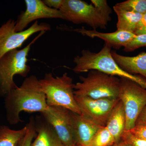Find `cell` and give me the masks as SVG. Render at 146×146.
<instances>
[{"label": "cell", "instance_id": "obj_1", "mask_svg": "<svg viewBox=\"0 0 146 146\" xmlns=\"http://www.w3.org/2000/svg\"><path fill=\"white\" fill-rule=\"evenodd\" d=\"M7 119L11 125L23 121L21 112H44L48 107L39 80L36 76L26 78L21 86L13 89L5 97Z\"/></svg>", "mask_w": 146, "mask_h": 146}, {"label": "cell", "instance_id": "obj_2", "mask_svg": "<svg viewBox=\"0 0 146 146\" xmlns=\"http://www.w3.org/2000/svg\"><path fill=\"white\" fill-rule=\"evenodd\" d=\"M111 48L105 43L102 48L98 52L83 50L80 55L74 58L76 66L73 70L77 74L91 70L100 71L109 75L129 80L146 89V80L127 72L116 63L112 55Z\"/></svg>", "mask_w": 146, "mask_h": 146}, {"label": "cell", "instance_id": "obj_3", "mask_svg": "<svg viewBox=\"0 0 146 146\" xmlns=\"http://www.w3.org/2000/svg\"><path fill=\"white\" fill-rule=\"evenodd\" d=\"M46 31L41 32L26 46L21 50H13L6 53L0 59V96H6L18 87L13 77L19 75L27 77L31 68L27 65V56L31 46Z\"/></svg>", "mask_w": 146, "mask_h": 146}, {"label": "cell", "instance_id": "obj_4", "mask_svg": "<svg viewBox=\"0 0 146 146\" xmlns=\"http://www.w3.org/2000/svg\"><path fill=\"white\" fill-rule=\"evenodd\" d=\"M39 82L48 106H60L81 115L74 94L75 84L68 73L56 77L54 76L52 73H46L44 78L39 80Z\"/></svg>", "mask_w": 146, "mask_h": 146}, {"label": "cell", "instance_id": "obj_5", "mask_svg": "<svg viewBox=\"0 0 146 146\" xmlns=\"http://www.w3.org/2000/svg\"><path fill=\"white\" fill-rule=\"evenodd\" d=\"M80 79L74 86L75 96L118 99L121 79L117 77L91 70L87 76H80Z\"/></svg>", "mask_w": 146, "mask_h": 146}, {"label": "cell", "instance_id": "obj_6", "mask_svg": "<svg viewBox=\"0 0 146 146\" xmlns=\"http://www.w3.org/2000/svg\"><path fill=\"white\" fill-rule=\"evenodd\" d=\"M118 99L124 108L125 130H130L146 106V89L129 80L121 78Z\"/></svg>", "mask_w": 146, "mask_h": 146}, {"label": "cell", "instance_id": "obj_7", "mask_svg": "<svg viewBox=\"0 0 146 146\" xmlns=\"http://www.w3.org/2000/svg\"><path fill=\"white\" fill-rule=\"evenodd\" d=\"M59 10L64 20L76 24H87L95 30L105 29L108 23L93 4L81 0H63Z\"/></svg>", "mask_w": 146, "mask_h": 146}, {"label": "cell", "instance_id": "obj_8", "mask_svg": "<svg viewBox=\"0 0 146 146\" xmlns=\"http://www.w3.org/2000/svg\"><path fill=\"white\" fill-rule=\"evenodd\" d=\"M16 24V21L10 19L0 27V59L7 53L22 46L35 33L51 30L49 24L39 23L37 21L23 31L17 32Z\"/></svg>", "mask_w": 146, "mask_h": 146}, {"label": "cell", "instance_id": "obj_9", "mask_svg": "<svg viewBox=\"0 0 146 146\" xmlns=\"http://www.w3.org/2000/svg\"><path fill=\"white\" fill-rule=\"evenodd\" d=\"M42 114L44 119L53 129L65 146L76 145L70 110L60 106H48Z\"/></svg>", "mask_w": 146, "mask_h": 146}, {"label": "cell", "instance_id": "obj_10", "mask_svg": "<svg viewBox=\"0 0 146 146\" xmlns=\"http://www.w3.org/2000/svg\"><path fill=\"white\" fill-rule=\"evenodd\" d=\"M82 115L101 127L106 126L112 110L118 99H94L88 97H75Z\"/></svg>", "mask_w": 146, "mask_h": 146}, {"label": "cell", "instance_id": "obj_11", "mask_svg": "<svg viewBox=\"0 0 146 146\" xmlns=\"http://www.w3.org/2000/svg\"><path fill=\"white\" fill-rule=\"evenodd\" d=\"M26 8L21 12L16 21V31L21 32L25 30L28 25L39 19H64L59 10L50 8L41 0H25Z\"/></svg>", "mask_w": 146, "mask_h": 146}, {"label": "cell", "instance_id": "obj_12", "mask_svg": "<svg viewBox=\"0 0 146 146\" xmlns=\"http://www.w3.org/2000/svg\"><path fill=\"white\" fill-rule=\"evenodd\" d=\"M73 133L77 146H90L94 136L102 127L83 115L71 112Z\"/></svg>", "mask_w": 146, "mask_h": 146}, {"label": "cell", "instance_id": "obj_13", "mask_svg": "<svg viewBox=\"0 0 146 146\" xmlns=\"http://www.w3.org/2000/svg\"><path fill=\"white\" fill-rule=\"evenodd\" d=\"M74 31L84 36H89L91 38H100L104 40L105 43L109 45L111 47L116 48L124 47L136 35L133 33L120 30H117L114 32L109 33L99 32L95 30H87L83 27L81 29H75Z\"/></svg>", "mask_w": 146, "mask_h": 146}, {"label": "cell", "instance_id": "obj_14", "mask_svg": "<svg viewBox=\"0 0 146 146\" xmlns=\"http://www.w3.org/2000/svg\"><path fill=\"white\" fill-rule=\"evenodd\" d=\"M111 53L116 63L124 70L131 74H139L146 79V52L133 56L121 55L113 51Z\"/></svg>", "mask_w": 146, "mask_h": 146}, {"label": "cell", "instance_id": "obj_15", "mask_svg": "<svg viewBox=\"0 0 146 146\" xmlns=\"http://www.w3.org/2000/svg\"><path fill=\"white\" fill-rule=\"evenodd\" d=\"M125 122L123 105L119 99L112 110L106 126L114 137L116 143L120 141L121 137L125 130Z\"/></svg>", "mask_w": 146, "mask_h": 146}, {"label": "cell", "instance_id": "obj_16", "mask_svg": "<svg viewBox=\"0 0 146 146\" xmlns=\"http://www.w3.org/2000/svg\"><path fill=\"white\" fill-rule=\"evenodd\" d=\"M35 127L36 136L31 146H65L53 129L45 120L35 123Z\"/></svg>", "mask_w": 146, "mask_h": 146}, {"label": "cell", "instance_id": "obj_17", "mask_svg": "<svg viewBox=\"0 0 146 146\" xmlns=\"http://www.w3.org/2000/svg\"><path fill=\"white\" fill-rule=\"evenodd\" d=\"M113 9L117 16V30L134 33L138 23L142 19L143 14L127 11L115 5L113 7Z\"/></svg>", "mask_w": 146, "mask_h": 146}, {"label": "cell", "instance_id": "obj_18", "mask_svg": "<svg viewBox=\"0 0 146 146\" xmlns=\"http://www.w3.org/2000/svg\"><path fill=\"white\" fill-rule=\"evenodd\" d=\"M27 129V125L19 130H13L6 125H0V146H19Z\"/></svg>", "mask_w": 146, "mask_h": 146}, {"label": "cell", "instance_id": "obj_19", "mask_svg": "<svg viewBox=\"0 0 146 146\" xmlns=\"http://www.w3.org/2000/svg\"><path fill=\"white\" fill-rule=\"evenodd\" d=\"M116 143L106 127H102L95 134L90 146H111Z\"/></svg>", "mask_w": 146, "mask_h": 146}, {"label": "cell", "instance_id": "obj_20", "mask_svg": "<svg viewBox=\"0 0 146 146\" xmlns=\"http://www.w3.org/2000/svg\"><path fill=\"white\" fill-rule=\"evenodd\" d=\"M115 5L127 11L142 14L146 11V0H128Z\"/></svg>", "mask_w": 146, "mask_h": 146}, {"label": "cell", "instance_id": "obj_21", "mask_svg": "<svg viewBox=\"0 0 146 146\" xmlns=\"http://www.w3.org/2000/svg\"><path fill=\"white\" fill-rule=\"evenodd\" d=\"M27 125V129L26 133L21 141L19 146H31L33 139L36 135L35 121L33 117L30 119Z\"/></svg>", "mask_w": 146, "mask_h": 146}, {"label": "cell", "instance_id": "obj_22", "mask_svg": "<svg viewBox=\"0 0 146 146\" xmlns=\"http://www.w3.org/2000/svg\"><path fill=\"white\" fill-rule=\"evenodd\" d=\"M93 5L98 9L108 23L111 20L110 14L112 11L106 0H91Z\"/></svg>", "mask_w": 146, "mask_h": 146}, {"label": "cell", "instance_id": "obj_23", "mask_svg": "<svg viewBox=\"0 0 146 146\" xmlns=\"http://www.w3.org/2000/svg\"><path fill=\"white\" fill-rule=\"evenodd\" d=\"M143 47H146V34L136 35L124 47V50L126 52H131Z\"/></svg>", "mask_w": 146, "mask_h": 146}, {"label": "cell", "instance_id": "obj_24", "mask_svg": "<svg viewBox=\"0 0 146 146\" xmlns=\"http://www.w3.org/2000/svg\"><path fill=\"white\" fill-rule=\"evenodd\" d=\"M120 140L128 146H146V141L133 136L129 131H124Z\"/></svg>", "mask_w": 146, "mask_h": 146}, {"label": "cell", "instance_id": "obj_25", "mask_svg": "<svg viewBox=\"0 0 146 146\" xmlns=\"http://www.w3.org/2000/svg\"><path fill=\"white\" fill-rule=\"evenodd\" d=\"M129 131L133 136L146 141V124L137 125Z\"/></svg>", "mask_w": 146, "mask_h": 146}, {"label": "cell", "instance_id": "obj_26", "mask_svg": "<svg viewBox=\"0 0 146 146\" xmlns=\"http://www.w3.org/2000/svg\"><path fill=\"white\" fill-rule=\"evenodd\" d=\"M44 3L48 7L59 10L63 2V0H44Z\"/></svg>", "mask_w": 146, "mask_h": 146}, {"label": "cell", "instance_id": "obj_27", "mask_svg": "<svg viewBox=\"0 0 146 146\" xmlns=\"http://www.w3.org/2000/svg\"><path fill=\"white\" fill-rule=\"evenodd\" d=\"M146 124V106L143 110L137 119L135 125Z\"/></svg>", "mask_w": 146, "mask_h": 146}, {"label": "cell", "instance_id": "obj_28", "mask_svg": "<svg viewBox=\"0 0 146 146\" xmlns=\"http://www.w3.org/2000/svg\"><path fill=\"white\" fill-rule=\"evenodd\" d=\"M145 26H146V11L143 14L142 19L137 26V29Z\"/></svg>", "mask_w": 146, "mask_h": 146}, {"label": "cell", "instance_id": "obj_29", "mask_svg": "<svg viewBox=\"0 0 146 146\" xmlns=\"http://www.w3.org/2000/svg\"><path fill=\"white\" fill-rule=\"evenodd\" d=\"M134 33L136 35L146 34V26L136 30Z\"/></svg>", "mask_w": 146, "mask_h": 146}, {"label": "cell", "instance_id": "obj_30", "mask_svg": "<svg viewBox=\"0 0 146 146\" xmlns=\"http://www.w3.org/2000/svg\"><path fill=\"white\" fill-rule=\"evenodd\" d=\"M111 146H128L125 143H124L123 141H120L117 142V143H115V144H113Z\"/></svg>", "mask_w": 146, "mask_h": 146}, {"label": "cell", "instance_id": "obj_31", "mask_svg": "<svg viewBox=\"0 0 146 146\" xmlns=\"http://www.w3.org/2000/svg\"><path fill=\"white\" fill-rule=\"evenodd\" d=\"M77 146L76 145H73V146Z\"/></svg>", "mask_w": 146, "mask_h": 146}]
</instances>
